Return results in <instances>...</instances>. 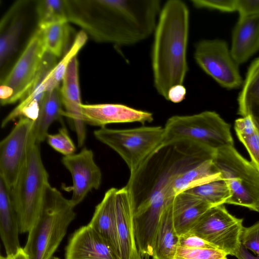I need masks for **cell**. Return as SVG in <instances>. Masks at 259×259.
<instances>
[{
  "mask_svg": "<svg viewBox=\"0 0 259 259\" xmlns=\"http://www.w3.org/2000/svg\"><path fill=\"white\" fill-rule=\"evenodd\" d=\"M216 151L190 141L162 144L138 169L130 174L125 185L133 201L136 244L151 250L160 217L172 206L177 196L174 183L183 171L212 159Z\"/></svg>",
  "mask_w": 259,
  "mask_h": 259,
  "instance_id": "cell-1",
  "label": "cell"
},
{
  "mask_svg": "<svg viewBox=\"0 0 259 259\" xmlns=\"http://www.w3.org/2000/svg\"><path fill=\"white\" fill-rule=\"evenodd\" d=\"M67 21L98 42L128 46L154 33L162 6L159 0H65Z\"/></svg>",
  "mask_w": 259,
  "mask_h": 259,
  "instance_id": "cell-2",
  "label": "cell"
},
{
  "mask_svg": "<svg viewBox=\"0 0 259 259\" xmlns=\"http://www.w3.org/2000/svg\"><path fill=\"white\" fill-rule=\"evenodd\" d=\"M189 10L181 0H169L162 7L154 32L151 64L154 85L167 99L169 90L183 84L188 71L187 51Z\"/></svg>",
  "mask_w": 259,
  "mask_h": 259,
  "instance_id": "cell-3",
  "label": "cell"
},
{
  "mask_svg": "<svg viewBox=\"0 0 259 259\" xmlns=\"http://www.w3.org/2000/svg\"><path fill=\"white\" fill-rule=\"evenodd\" d=\"M74 206L57 188L47 191L40 215L30 231L23 248L30 259H52L75 218Z\"/></svg>",
  "mask_w": 259,
  "mask_h": 259,
  "instance_id": "cell-4",
  "label": "cell"
},
{
  "mask_svg": "<svg viewBox=\"0 0 259 259\" xmlns=\"http://www.w3.org/2000/svg\"><path fill=\"white\" fill-rule=\"evenodd\" d=\"M50 185L49 175L41 158L40 144L36 142L16 182L10 190L20 233L29 232L38 220Z\"/></svg>",
  "mask_w": 259,
  "mask_h": 259,
  "instance_id": "cell-5",
  "label": "cell"
},
{
  "mask_svg": "<svg viewBox=\"0 0 259 259\" xmlns=\"http://www.w3.org/2000/svg\"><path fill=\"white\" fill-rule=\"evenodd\" d=\"M163 127V144L186 141L215 151L234 146L230 125L214 111L172 116L167 119Z\"/></svg>",
  "mask_w": 259,
  "mask_h": 259,
  "instance_id": "cell-6",
  "label": "cell"
},
{
  "mask_svg": "<svg viewBox=\"0 0 259 259\" xmlns=\"http://www.w3.org/2000/svg\"><path fill=\"white\" fill-rule=\"evenodd\" d=\"M212 161L231 193L226 203L259 212V170L234 146L216 151Z\"/></svg>",
  "mask_w": 259,
  "mask_h": 259,
  "instance_id": "cell-7",
  "label": "cell"
},
{
  "mask_svg": "<svg viewBox=\"0 0 259 259\" xmlns=\"http://www.w3.org/2000/svg\"><path fill=\"white\" fill-rule=\"evenodd\" d=\"M95 138L116 152L124 161L130 174L163 143L164 127L141 126L116 130L102 127L94 132Z\"/></svg>",
  "mask_w": 259,
  "mask_h": 259,
  "instance_id": "cell-8",
  "label": "cell"
},
{
  "mask_svg": "<svg viewBox=\"0 0 259 259\" xmlns=\"http://www.w3.org/2000/svg\"><path fill=\"white\" fill-rule=\"evenodd\" d=\"M47 52L41 29L33 33L12 69L1 81L2 105L22 100L33 85Z\"/></svg>",
  "mask_w": 259,
  "mask_h": 259,
  "instance_id": "cell-9",
  "label": "cell"
},
{
  "mask_svg": "<svg viewBox=\"0 0 259 259\" xmlns=\"http://www.w3.org/2000/svg\"><path fill=\"white\" fill-rule=\"evenodd\" d=\"M243 219L232 215L223 205L211 207L190 231L227 255L235 256L241 245Z\"/></svg>",
  "mask_w": 259,
  "mask_h": 259,
  "instance_id": "cell-10",
  "label": "cell"
},
{
  "mask_svg": "<svg viewBox=\"0 0 259 259\" xmlns=\"http://www.w3.org/2000/svg\"><path fill=\"white\" fill-rule=\"evenodd\" d=\"M194 58L197 65L222 87L228 90L243 84L239 64L227 42L223 39H202L195 45Z\"/></svg>",
  "mask_w": 259,
  "mask_h": 259,
  "instance_id": "cell-11",
  "label": "cell"
},
{
  "mask_svg": "<svg viewBox=\"0 0 259 259\" xmlns=\"http://www.w3.org/2000/svg\"><path fill=\"white\" fill-rule=\"evenodd\" d=\"M35 121L21 117L0 143V179L10 190L16 182L36 142Z\"/></svg>",
  "mask_w": 259,
  "mask_h": 259,
  "instance_id": "cell-12",
  "label": "cell"
},
{
  "mask_svg": "<svg viewBox=\"0 0 259 259\" xmlns=\"http://www.w3.org/2000/svg\"><path fill=\"white\" fill-rule=\"evenodd\" d=\"M61 161L71 175L72 185L67 189L72 191L70 200L75 206L89 192L99 188L102 180V172L95 161L93 151L87 147H83L76 154L64 156Z\"/></svg>",
  "mask_w": 259,
  "mask_h": 259,
  "instance_id": "cell-13",
  "label": "cell"
},
{
  "mask_svg": "<svg viewBox=\"0 0 259 259\" xmlns=\"http://www.w3.org/2000/svg\"><path fill=\"white\" fill-rule=\"evenodd\" d=\"M81 112L85 124L101 127L112 123L138 122L144 124L153 120L151 112L122 104H82Z\"/></svg>",
  "mask_w": 259,
  "mask_h": 259,
  "instance_id": "cell-14",
  "label": "cell"
},
{
  "mask_svg": "<svg viewBox=\"0 0 259 259\" xmlns=\"http://www.w3.org/2000/svg\"><path fill=\"white\" fill-rule=\"evenodd\" d=\"M115 208L120 258L142 259L136 242L132 198L126 186L117 189Z\"/></svg>",
  "mask_w": 259,
  "mask_h": 259,
  "instance_id": "cell-15",
  "label": "cell"
},
{
  "mask_svg": "<svg viewBox=\"0 0 259 259\" xmlns=\"http://www.w3.org/2000/svg\"><path fill=\"white\" fill-rule=\"evenodd\" d=\"M60 89L62 105L65 108L64 116L74 123L78 147H81L87 136L85 123L81 112V102L76 56L70 62L62 80Z\"/></svg>",
  "mask_w": 259,
  "mask_h": 259,
  "instance_id": "cell-16",
  "label": "cell"
},
{
  "mask_svg": "<svg viewBox=\"0 0 259 259\" xmlns=\"http://www.w3.org/2000/svg\"><path fill=\"white\" fill-rule=\"evenodd\" d=\"M65 259H120L89 225L76 230L65 249Z\"/></svg>",
  "mask_w": 259,
  "mask_h": 259,
  "instance_id": "cell-17",
  "label": "cell"
},
{
  "mask_svg": "<svg viewBox=\"0 0 259 259\" xmlns=\"http://www.w3.org/2000/svg\"><path fill=\"white\" fill-rule=\"evenodd\" d=\"M57 64L56 57L46 52L33 85L20 104L4 118L1 125L2 128L18 118L24 117L36 121L46 92L42 82Z\"/></svg>",
  "mask_w": 259,
  "mask_h": 259,
  "instance_id": "cell-18",
  "label": "cell"
},
{
  "mask_svg": "<svg viewBox=\"0 0 259 259\" xmlns=\"http://www.w3.org/2000/svg\"><path fill=\"white\" fill-rule=\"evenodd\" d=\"M117 190L116 188H111L105 193L102 201L96 206L88 225L120 258L115 208Z\"/></svg>",
  "mask_w": 259,
  "mask_h": 259,
  "instance_id": "cell-19",
  "label": "cell"
},
{
  "mask_svg": "<svg viewBox=\"0 0 259 259\" xmlns=\"http://www.w3.org/2000/svg\"><path fill=\"white\" fill-rule=\"evenodd\" d=\"M230 50L239 65L259 50V14L239 18L232 32Z\"/></svg>",
  "mask_w": 259,
  "mask_h": 259,
  "instance_id": "cell-20",
  "label": "cell"
},
{
  "mask_svg": "<svg viewBox=\"0 0 259 259\" xmlns=\"http://www.w3.org/2000/svg\"><path fill=\"white\" fill-rule=\"evenodd\" d=\"M19 224L10 191L0 179V235L7 256L16 253L21 248Z\"/></svg>",
  "mask_w": 259,
  "mask_h": 259,
  "instance_id": "cell-21",
  "label": "cell"
},
{
  "mask_svg": "<svg viewBox=\"0 0 259 259\" xmlns=\"http://www.w3.org/2000/svg\"><path fill=\"white\" fill-rule=\"evenodd\" d=\"M211 207L208 203L187 192L177 195L173 205V221L178 236L190 232Z\"/></svg>",
  "mask_w": 259,
  "mask_h": 259,
  "instance_id": "cell-22",
  "label": "cell"
},
{
  "mask_svg": "<svg viewBox=\"0 0 259 259\" xmlns=\"http://www.w3.org/2000/svg\"><path fill=\"white\" fill-rule=\"evenodd\" d=\"M23 1L14 5L1 20L0 23V66L5 63L17 51L23 21L17 12Z\"/></svg>",
  "mask_w": 259,
  "mask_h": 259,
  "instance_id": "cell-23",
  "label": "cell"
},
{
  "mask_svg": "<svg viewBox=\"0 0 259 259\" xmlns=\"http://www.w3.org/2000/svg\"><path fill=\"white\" fill-rule=\"evenodd\" d=\"M179 239L174 225L172 205L165 210L160 217L154 237L152 258L174 259Z\"/></svg>",
  "mask_w": 259,
  "mask_h": 259,
  "instance_id": "cell-24",
  "label": "cell"
},
{
  "mask_svg": "<svg viewBox=\"0 0 259 259\" xmlns=\"http://www.w3.org/2000/svg\"><path fill=\"white\" fill-rule=\"evenodd\" d=\"M62 107L59 88L45 92L33 129L35 141L37 143L40 144L46 140L51 125L64 116L65 111Z\"/></svg>",
  "mask_w": 259,
  "mask_h": 259,
  "instance_id": "cell-25",
  "label": "cell"
},
{
  "mask_svg": "<svg viewBox=\"0 0 259 259\" xmlns=\"http://www.w3.org/2000/svg\"><path fill=\"white\" fill-rule=\"evenodd\" d=\"M212 159L201 162L180 173L174 183L177 195L204 183L222 178Z\"/></svg>",
  "mask_w": 259,
  "mask_h": 259,
  "instance_id": "cell-26",
  "label": "cell"
},
{
  "mask_svg": "<svg viewBox=\"0 0 259 259\" xmlns=\"http://www.w3.org/2000/svg\"><path fill=\"white\" fill-rule=\"evenodd\" d=\"M87 39L88 35L83 31L81 30L77 34L69 50L65 53V56L57 63L42 82L45 92L59 88L60 83L62 81L70 62L76 56Z\"/></svg>",
  "mask_w": 259,
  "mask_h": 259,
  "instance_id": "cell-27",
  "label": "cell"
},
{
  "mask_svg": "<svg viewBox=\"0 0 259 259\" xmlns=\"http://www.w3.org/2000/svg\"><path fill=\"white\" fill-rule=\"evenodd\" d=\"M41 30L46 51L56 57L63 53L70 34L68 22H60L38 27Z\"/></svg>",
  "mask_w": 259,
  "mask_h": 259,
  "instance_id": "cell-28",
  "label": "cell"
},
{
  "mask_svg": "<svg viewBox=\"0 0 259 259\" xmlns=\"http://www.w3.org/2000/svg\"><path fill=\"white\" fill-rule=\"evenodd\" d=\"M185 192L198 197L212 207L226 203L231 196L229 187L222 178L196 186Z\"/></svg>",
  "mask_w": 259,
  "mask_h": 259,
  "instance_id": "cell-29",
  "label": "cell"
},
{
  "mask_svg": "<svg viewBox=\"0 0 259 259\" xmlns=\"http://www.w3.org/2000/svg\"><path fill=\"white\" fill-rule=\"evenodd\" d=\"M36 11L38 27L60 22H68L65 0L37 1Z\"/></svg>",
  "mask_w": 259,
  "mask_h": 259,
  "instance_id": "cell-30",
  "label": "cell"
},
{
  "mask_svg": "<svg viewBox=\"0 0 259 259\" xmlns=\"http://www.w3.org/2000/svg\"><path fill=\"white\" fill-rule=\"evenodd\" d=\"M227 254L216 248H189L178 246L174 259H228Z\"/></svg>",
  "mask_w": 259,
  "mask_h": 259,
  "instance_id": "cell-31",
  "label": "cell"
},
{
  "mask_svg": "<svg viewBox=\"0 0 259 259\" xmlns=\"http://www.w3.org/2000/svg\"><path fill=\"white\" fill-rule=\"evenodd\" d=\"M46 140L51 147L64 156L74 154L76 147L65 127L60 128L56 134H48Z\"/></svg>",
  "mask_w": 259,
  "mask_h": 259,
  "instance_id": "cell-32",
  "label": "cell"
},
{
  "mask_svg": "<svg viewBox=\"0 0 259 259\" xmlns=\"http://www.w3.org/2000/svg\"><path fill=\"white\" fill-rule=\"evenodd\" d=\"M191 2L197 9L227 13L237 11V0H191Z\"/></svg>",
  "mask_w": 259,
  "mask_h": 259,
  "instance_id": "cell-33",
  "label": "cell"
},
{
  "mask_svg": "<svg viewBox=\"0 0 259 259\" xmlns=\"http://www.w3.org/2000/svg\"><path fill=\"white\" fill-rule=\"evenodd\" d=\"M241 242L245 248L259 256V221L250 227H243Z\"/></svg>",
  "mask_w": 259,
  "mask_h": 259,
  "instance_id": "cell-34",
  "label": "cell"
},
{
  "mask_svg": "<svg viewBox=\"0 0 259 259\" xmlns=\"http://www.w3.org/2000/svg\"><path fill=\"white\" fill-rule=\"evenodd\" d=\"M240 141L247 150L251 161L259 170V128L249 136H238Z\"/></svg>",
  "mask_w": 259,
  "mask_h": 259,
  "instance_id": "cell-35",
  "label": "cell"
},
{
  "mask_svg": "<svg viewBox=\"0 0 259 259\" xmlns=\"http://www.w3.org/2000/svg\"><path fill=\"white\" fill-rule=\"evenodd\" d=\"M179 246L189 248H216L213 245L191 232L179 236Z\"/></svg>",
  "mask_w": 259,
  "mask_h": 259,
  "instance_id": "cell-36",
  "label": "cell"
},
{
  "mask_svg": "<svg viewBox=\"0 0 259 259\" xmlns=\"http://www.w3.org/2000/svg\"><path fill=\"white\" fill-rule=\"evenodd\" d=\"M234 129L237 136H249L255 132L257 126L253 118L250 116L247 115L235 120Z\"/></svg>",
  "mask_w": 259,
  "mask_h": 259,
  "instance_id": "cell-37",
  "label": "cell"
},
{
  "mask_svg": "<svg viewBox=\"0 0 259 259\" xmlns=\"http://www.w3.org/2000/svg\"><path fill=\"white\" fill-rule=\"evenodd\" d=\"M239 17L259 14V0H237Z\"/></svg>",
  "mask_w": 259,
  "mask_h": 259,
  "instance_id": "cell-38",
  "label": "cell"
},
{
  "mask_svg": "<svg viewBox=\"0 0 259 259\" xmlns=\"http://www.w3.org/2000/svg\"><path fill=\"white\" fill-rule=\"evenodd\" d=\"M186 89L183 84L172 87L167 93V100L174 103L183 101L186 97Z\"/></svg>",
  "mask_w": 259,
  "mask_h": 259,
  "instance_id": "cell-39",
  "label": "cell"
},
{
  "mask_svg": "<svg viewBox=\"0 0 259 259\" xmlns=\"http://www.w3.org/2000/svg\"><path fill=\"white\" fill-rule=\"evenodd\" d=\"M235 256L238 259H259V256L251 254L242 244Z\"/></svg>",
  "mask_w": 259,
  "mask_h": 259,
  "instance_id": "cell-40",
  "label": "cell"
},
{
  "mask_svg": "<svg viewBox=\"0 0 259 259\" xmlns=\"http://www.w3.org/2000/svg\"><path fill=\"white\" fill-rule=\"evenodd\" d=\"M0 259H30L28 255L25 252L23 248H21L16 253L14 254L3 256H1Z\"/></svg>",
  "mask_w": 259,
  "mask_h": 259,
  "instance_id": "cell-41",
  "label": "cell"
},
{
  "mask_svg": "<svg viewBox=\"0 0 259 259\" xmlns=\"http://www.w3.org/2000/svg\"><path fill=\"white\" fill-rule=\"evenodd\" d=\"M151 256L147 255L142 256V259H151ZM152 259H153V258L152 257Z\"/></svg>",
  "mask_w": 259,
  "mask_h": 259,
  "instance_id": "cell-42",
  "label": "cell"
},
{
  "mask_svg": "<svg viewBox=\"0 0 259 259\" xmlns=\"http://www.w3.org/2000/svg\"><path fill=\"white\" fill-rule=\"evenodd\" d=\"M53 259H60V258H58V257H55H55H53Z\"/></svg>",
  "mask_w": 259,
  "mask_h": 259,
  "instance_id": "cell-43",
  "label": "cell"
}]
</instances>
